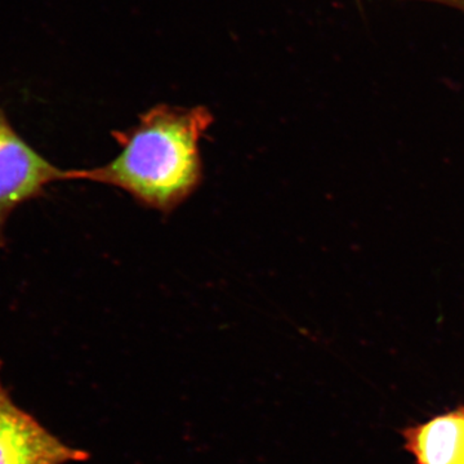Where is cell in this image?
Instances as JSON below:
<instances>
[{"label": "cell", "mask_w": 464, "mask_h": 464, "mask_svg": "<svg viewBox=\"0 0 464 464\" xmlns=\"http://www.w3.org/2000/svg\"><path fill=\"white\" fill-rule=\"evenodd\" d=\"M213 121L206 106H154L139 124L112 132L121 149L114 160L76 169V181L121 188L141 206L169 215L203 181L200 141Z\"/></svg>", "instance_id": "1"}, {"label": "cell", "mask_w": 464, "mask_h": 464, "mask_svg": "<svg viewBox=\"0 0 464 464\" xmlns=\"http://www.w3.org/2000/svg\"><path fill=\"white\" fill-rule=\"evenodd\" d=\"M445 5H447L449 8L464 12V0H445Z\"/></svg>", "instance_id": "5"}, {"label": "cell", "mask_w": 464, "mask_h": 464, "mask_svg": "<svg viewBox=\"0 0 464 464\" xmlns=\"http://www.w3.org/2000/svg\"><path fill=\"white\" fill-rule=\"evenodd\" d=\"M76 181V169H61L27 143L0 108V248L12 213L45 194L51 183Z\"/></svg>", "instance_id": "2"}, {"label": "cell", "mask_w": 464, "mask_h": 464, "mask_svg": "<svg viewBox=\"0 0 464 464\" xmlns=\"http://www.w3.org/2000/svg\"><path fill=\"white\" fill-rule=\"evenodd\" d=\"M87 458L14 402L3 383L0 360V464H69Z\"/></svg>", "instance_id": "3"}, {"label": "cell", "mask_w": 464, "mask_h": 464, "mask_svg": "<svg viewBox=\"0 0 464 464\" xmlns=\"http://www.w3.org/2000/svg\"><path fill=\"white\" fill-rule=\"evenodd\" d=\"M404 439L417 464H464V408L409 427Z\"/></svg>", "instance_id": "4"}]
</instances>
